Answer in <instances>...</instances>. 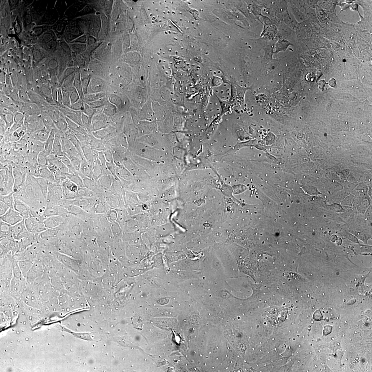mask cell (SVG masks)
Returning a JSON list of instances; mask_svg holds the SVG:
<instances>
[{
  "label": "cell",
  "mask_w": 372,
  "mask_h": 372,
  "mask_svg": "<svg viewBox=\"0 0 372 372\" xmlns=\"http://www.w3.org/2000/svg\"><path fill=\"white\" fill-rule=\"evenodd\" d=\"M37 162L40 167L46 166L48 165V156L44 150L38 154L37 158Z\"/></svg>",
  "instance_id": "7402d4cb"
},
{
  "label": "cell",
  "mask_w": 372,
  "mask_h": 372,
  "mask_svg": "<svg viewBox=\"0 0 372 372\" xmlns=\"http://www.w3.org/2000/svg\"><path fill=\"white\" fill-rule=\"evenodd\" d=\"M64 213V210L60 206H46L43 215L45 218L52 216H62Z\"/></svg>",
  "instance_id": "30bf717a"
},
{
  "label": "cell",
  "mask_w": 372,
  "mask_h": 372,
  "mask_svg": "<svg viewBox=\"0 0 372 372\" xmlns=\"http://www.w3.org/2000/svg\"><path fill=\"white\" fill-rule=\"evenodd\" d=\"M344 35L346 40L349 42L354 41L356 38V33L354 27L348 25L345 27L344 30Z\"/></svg>",
  "instance_id": "44dd1931"
},
{
  "label": "cell",
  "mask_w": 372,
  "mask_h": 372,
  "mask_svg": "<svg viewBox=\"0 0 372 372\" xmlns=\"http://www.w3.org/2000/svg\"><path fill=\"white\" fill-rule=\"evenodd\" d=\"M0 204H0V215L1 216L7 212L9 209H10V207L2 202L1 201Z\"/></svg>",
  "instance_id": "836d02e7"
},
{
  "label": "cell",
  "mask_w": 372,
  "mask_h": 372,
  "mask_svg": "<svg viewBox=\"0 0 372 372\" xmlns=\"http://www.w3.org/2000/svg\"><path fill=\"white\" fill-rule=\"evenodd\" d=\"M275 6L276 11L279 13H282L287 9V3L284 1H279L277 3Z\"/></svg>",
  "instance_id": "f546056e"
},
{
  "label": "cell",
  "mask_w": 372,
  "mask_h": 372,
  "mask_svg": "<svg viewBox=\"0 0 372 372\" xmlns=\"http://www.w3.org/2000/svg\"><path fill=\"white\" fill-rule=\"evenodd\" d=\"M24 314H25V313L24 312H22V315H24Z\"/></svg>",
  "instance_id": "bcb514c9"
},
{
  "label": "cell",
  "mask_w": 372,
  "mask_h": 372,
  "mask_svg": "<svg viewBox=\"0 0 372 372\" xmlns=\"http://www.w3.org/2000/svg\"><path fill=\"white\" fill-rule=\"evenodd\" d=\"M359 5L357 2L353 1V2L350 5L349 8L352 11L358 12L359 17L361 18V20H362L363 19V17L361 15L360 12L359 11Z\"/></svg>",
  "instance_id": "d6a6232c"
},
{
  "label": "cell",
  "mask_w": 372,
  "mask_h": 372,
  "mask_svg": "<svg viewBox=\"0 0 372 372\" xmlns=\"http://www.w3.org/2000/svg\"><path fill=\"white\" fill-rule=\"evenodd\" d=\"M2 306H4V304H2Z\"/></svg>",
  "instance_id": "f907efd6"
},
{
  "label": "cell",
  "mask_w": 372,
  "mask_h": 372,
  "mask_svg": "<svg viewBox=\"0 0 372 372\" xmlns=\"http://www.w3.org/2000/svg\"><path fill=\"white\" fill-rule=\"evenodd\" d=\"M68 158L70 160L74 169H75L76 171H78L80 168L81 163L79 157H71Z\"/></svg>",
  "instance_id": "4dcf8cb0"
},
{
  "label": "cell",
  "mask_w": 372,
  "mask_h": 372,
  "mask_svg": "<svg viewBox=\"0 0 372 372\" xmlns=\"http://www.w3.org/2000/svg\"><path fill=\"white\" fill-rule=\"evenodd\" d=\"M14 197L29 206L32 215H43L47 204L34 177L28 174L25 184L20 190L14 193Z\"/></svg>",
  "instance_id": "6da1fadb"
},
{
  "label": "cell",
  "mask_w": 372,
  "mask_h": 372,
  "mask_svg": "<svg viewBox=\"0 0 372 372\" xmlns=\"http://www.w3.org/2000/svg\"><path fill=\"white\" fill-rule=\"evenodd\" d=\"M14 192L8 195H1V201L2 202L10 208H14Z\"/></svg>",
  "instance_id": "cb8c5ba5"
},
{
  "label": "cell",
  "mask_w": 372,
  "mask_h": 372,
  "mask_svg": "<svg viewBox=\"0 0 372 372\" xmlns=\"http://www.w3.org/2000/svg\"><path fill=\"white\" fill-rule=\"evenodd\" d=\"M318 1H303L306 9L311 8L315 9L317 6Z\"/></svg>",
  "instance_id": "1f68e13d"
},
{
  "label": "cell",
  "mask_w": 372,
  "mask_h": 372,
  "mask_svg": "<svg viewBox=\"0 0 372 372\" xmlns=\"http://www.w3.org/2000/svg\"><path fill=\"white\" fill-rule=\"evenodd\" d=\"M46 311H48V309H47V308H46Z\"/></svg>",
  "instance_id": "f5cc1de1"
},
{
  "label": "cell",
  "mask_w": 372,
  "mask_h": 372,
  "mask_svg": "<svg viewBox=\"0 0 372 372\" xmlns=\"http://www.w3.org/2000/svg\"><path fill=\"white\" fill-rule=\"evenodd\" d=\"M64 221V219L61 216H55L46 218L43 222L45 227L48 229L57 228Z\"/></svg>",
  "instance_id": "9c48e42d"
},
{
  "label": "cell",
  "mask_w": 372,
  "mask_h": 372,
  "mask_svg": "<svg viewBox=\"0 0 372 372\" xmlns=\"http://www.w3.org/2000/svg\"><path fill=\"white\" fill-rule=\"evenodd\" d=\"M291 9L294 16L297 22L301 23L305 20V15L293 4L291 6Z\"/></svg>",
  "instance_id": "603a6c76"
},
{
  "label": "cell",
  "mask_w": 372,
  "mask_h": 372,
  "mask_svg": "<svg viewBox=\"0 0 372 372\" xmlns=\"http://www.w3.org/2000/svg\"><path fill=\"white\" fill-rule=\"evenodd\" d=\"M13 166L9 165L4 169L6 170L4 184L0 188L1 195H5L14 192V179L13 173Z\"/></svg>",
  "instance_id": "5b68a950"
},
{
  "label": "cell",
  "mask_w": 372,
  "mask_h": 372,
  "mask_svg": "<svg viewBox=\"0 0 372 372\" xmlns=\"http://www.w3.org/2000/svg\"><path fill=\"white\" fill-rule=\"evenodd\" d=\"M13 144V143L9 142L1 144V156L7 154L11 150Z\"/></svg>",
  "instance_id": "f1b7e54d"
},
{
  "label": "cell",
  "mask_w": 372,
  "mask_h": 372,
  "mask_svg": "<svg viewBox=\"0 0 372 372\" xmlns=\"http://www.w3.org/2000/svg\"><path fill=\"white\" fill-rule=\"evenodd\" d=\"M341 25L339 24H330V27L331 29L334 31L335 32L341 33L343 30V28Z\"/></svg>",
  "instance_id": "d590c367"
},
{
  "label": "cell",
  "mask_w": 372,
  "mask_h": 372,
  "mask_svg": "<svg viewBox=\"0 0 372 372\" xmlns=\"http://www.w3.org/2000/svg\"><path fill=\"white\" fill-rule=\"evenodd\" d=\"M339 1H318L317 5L323 10L328 12H334Z\"/></svg>",
  "instance_id": "7c38bea8"
},
{
  "label": "cell",
  "mask_w": 372,
  "mask_h": 372,
  "mask_svg": "<svg viewBox=\"0 0 372 372\" xmlns=\"http://www.w3.org/2000/svg\"><path fill=\"white\" fill-rule=\"evenodd\" d=\"M25 340H26V341H28V340H29V338H26V339H25Z\"/></svg>",
  "instance_id": "b9f144b4"
},
{
  "label": "cell",
  "mask_w": 372,
  "mask_h": 372,
  "mask_svg": "<svg viewBox=\"0 0 372 372\" xmlns=\"http://www.w3.org/2000/svg\"><path fill=\"white\" fill-rule=\"evenodd\" d=\"M55 136L54 133L51 132L44 143V150L48 156L50 155L51 153L55 141Z\"/></svg>",
  "instance_id": "d6986e66"
},
{
  "label": "cell",
  "mask_w": 372,
  "mask_h": 372,
  "mask_svg": "<svg viewBox=\"0 0 372 372\" xmlns=\"http://www.w3.org/2000/svg\"><path fill=\"white\" fill-rule=\"evenodd\" d=\"M24 219L14 208L10 209L4 215L1 216V220L12 226L22 221Z\"/></svg>",
  "instance_id": "8992f818"
},
{
  "label": "cell",
  "mask_w": 372,
  "mask_h": 372,
  "mask_svg": "<svg viewBox=\"0 0 372 372\" xmlns=\"http://www.w3.org/2000/svg\"><path fill=\"white\" fill-rule=\"evenodd\" d=\"M48 163L54 164L60 169L63 173L66 175L69 173V170L62 162L60 157L55 155L50 154L48 156Z\"/></svg>",
  "instance_id": "8fae6325"
},
{
  "label": "cell",
  "mask_w": 372,
  "mask_h": 372,
  "mask_svg": "<svg viewBox=\"0 0 372 372\" xmlns=\"http://www.w3.org/2000/svg\"><path fill=\"white\" fill-rule=\"evenodd\" d=\"M23 324H24V325H26V321H24V322H23Z\"/></svg>",
  "instance_id": "60d3db41"
},
{
  "label": "cell",
  "mask_w": 372,
  "mask_h": 372,
  "mask_svg": "<svg viewBox=\"0 0 372 372\" xmlns=\"http://www.w3.org/2000/svg\"><path fill=\"white\" fill-rule=\"evenodd\" d=\"M49 135L46 131L42 130L30 136L29 137V140H35L45 143L49 137Z\"/></svg>",
  "instance_id": "ffe728a7"
},
{
  "label": "cell",
  "mask_w": 372,
  "mask_h": 372,
  "mask_svg": "<svg viewBox=\"0 0 372 372\" xmlns=\"http://www.w3.org/2000/svg\"><path fill=\"white\" fill-rule=\"evenodd\" d=\"M63 195L60 184L49 182L46 199L47 206H60L63 201Z\"/></svg>",
  "instance_id": "7a4b0ae2"
},
{
  "label": "cell",
  "mask_w": 372,
  "mask_h": 372,
  "mask_svg": "<svg viewBox=\"0 0 372 372\" xmlns=\"http://www.w3.org/2000/svg\"><path fill=\"white\" fill-rule=\"evenodd\" d=\"M13 207L24 219L29 218L31 215L29 206L23 201L14 197Z\"/></svg>",
  "instance_id": "52a82bcc"
},
{
  "label": "cell",
  "mask_w": 372,
  "mask_h": 372,
  "mask_svg": "<svg viewBox=\"0 0 372 372\" xmlns=\"http://www.w3.org/2000/svg\"><path fill=\"white\" fill-rule=\"evenodd\" d=\"M27 170L28 174L34 177H40V169L38 164L31 166L27 169Z\"/></svg>",
  "instance_id": "d4e9b609"
},
{
  "label": "cell",
  "mask_w": 372,
  "mask_h": 372,
  "mask_svg": "<svg viewBox=\"0 0 372 372\" xmlns=\"http://www.w3.org/2000/svg\"><path fill=\"white\" fill-rule=\"evenodd\" d=\"M32 319L33 318L32 317H31V316H30V317H29V319L30 320H32Z\"/></svg>",
  "instance_id": "ab89813d"
},
{
  "label": "cell",
  "mask_w": 372,
  "mask_h": 372,
  "mask_svg": "<svg viewBox=\"0 0 372 372\" xmlns=\"http://www.w3.org/2000/svg\"><path fill=\"white\" fill-rule=\"evenodd\" d=\"M55 311V308H54V311Z\"/></svg>",
  "instance_id": "816d5d0a"
},
{
  "label": "cell",
  "mask_w": 372,
  "mask_h": 372,
  "mask_svg": "<svg viewBox=\"0 0 372 372\" xmlns=\"http://www.w3.org/2000/svg\"><path fill=\"white\" fill-rule=\"evenodd\" d=\"M337 6H339L340 8V11L338 15H339L343 11H345L348 9L350 7V5L347 4L345 2H339L338 3Z\"/></svg>",
  "instance_id": "e575fe53"
},
{
  "label": "cell",
  "mask_w": 372,
  "mask_h": 372,
  "mask_svg": "<svg viewBox=\"0 0 372 372\" xmlns=\"http://www.w3.org/2000/svg\"><path fill=\"white\" fill-rule=\"evenodd\" d=\"M29 310H30V311H31V310H32V308H30L29 309Z\"/></svg>",
  "instance_id": "db71d44e"
},
{
  "label": "cell",
  "mask_w": 372,
  "mask_h": 372,
  "mask_svg": "<svg viewBox=\"0 0 372 372\" xmlns=\"http://www.w3.org/2000/svg\"><path fill=\"white\" fill-rule=\"evenodd\" d=\"M51 154L55 155L59 157L63 156L64 152L61 142L57 136H55V139Z\"/></svg>",
  "instance_id": "9a60e30c"
},
{
  "label": "cell",
  "mask_w": 372,
  "mask_h": 372,
  "mask_svg": "<svg viewBox=\"0 0 372 372\" xmlns=\"http://www.w3.org/2000/svg\"><path fill=\"white\" fill-rule=\"evenodd\" d=\"M1 237L7 238L12 237L13 226L1 220Z\"/></svg>",
  "instance_id": "4fadbf2b"
},
{
  "label": "cell",
  "mask_w": 372,
  "mask_h": 372,
  "mask_svg": "<svg viewBox=\"0 0 372 372\" xmlns=\"http://www.w3.org/2000/svg\"><path fill=\"white\" fill-rule=\"evenodd\" d=\"M9 307H11V304H10V305H9Z\"/></svg>",
  "instance_id": "681fc988"
},
{
  "label": "cell",
  "mask_w": 372,
  "mask_h": 372,
  "mask_svg": "<svg viewBox=\"0 0 372 372\" xmlns=\"http://www.w3.org/2000/svg\"><path fill=\"white\" fill-rule=\"evenodd\" d=\"M25 224L24 219L18 224L13 226L12 237L15 239L20 240L27 236L29 234Z\"/></svg>",
  "instance_id": "ba28073f"
},
{
  "label": "cell",
  "mask_w": 372,
  "mask_h": 372,
  "mask_svg": "<svg viewBox=\"0 0 372 372\" xmlns=\"http://www.w3.org/2000/svg\"><path fill=\"white\" fill-rule=\"evenodd\" d=\"M264 22L265 24V26H268L271 25L272 22L270 18L265 16L262 15Z\"/></svg>",
  "instance_id": "74e56055"
},
{
  "label": "cell",
  "mask_w": 372,
  "mask_h": 372,
  "mask_svg": "<svg viewBox=\"0 0 372 372\" xmlns=\"http://www.w3.org/2000/svg\"><path fill=\"white\" fill-rule=\"evenodd\" d=\"M29 303V302H28V301H26V303Z\"/></svg>",
  "instance_id": "c3c4849f"
},
{
  "label": "cell",
  "mask_w": 372,
  "mask_h": 372,
  "mask_svg": "<svg viewBox=\"0 0 372 372\" xmlns=\"http://www.w3.org/2000/svg\"><path fill=\"white\" fill-rule=\"evenodd\" d=\"M39 312H40V311H37V313H39Z\"/></svg>",
  "instance_id": "11a10c76"
},
{
  "label": "cell",
  "mask_w": 372,
  "mask_h": 372,
  "mask_svg": "<svg viewBox=\"0 0 372 372\" xmlns=\"http://www.w3.org/2000/svg\"><path fill=\"white\" fill-rule=\"evenodd\" d=\"M13 173L14 179V192L15 193L24 187L28 173L25 167L17 165L13 166Z\"/></svg>",
  "instance_id": "277c9868"
},
{
  "label": "cell",
  "mask_w": 372,
  "mask_h": 372,
  "mask_svg": "<svg viewBox=\"0 0 372 372\" xmlns=\"http://www.w3.org/2000/svg\"><path fill=\"white\" fill-rule=\"evenodd\" d=\"M305 16L313 23H316L317 20L315 9L311 8L306 9Z\"/></svg>",
  "instance_id": "83f0119b"
},
{
  "label": "cell",
  "mask_w": 372,
  "mask_h": 372,
  "mask_svg": "<svg viewBox=\"0 0 372 372\" xmlns=\"http://www.w3.org/2000/svg\"><path fill=\"white\" fill-rule=\"evenodd\" d=\"M327 12L328 14V22L330 24H343V22L338 18V16L336 15V13H335V12Z\"/></svg>",
  "instance_id": "484cf974"
},
{
  "label": "cell",
  "mask_w": 372,
  "mask_h": 372,
  "mask_svg": "<svg viewBox=\"0 0 372 372\" xmlns=\"http://www.w3.org/2000/svg\"><path fill=\"white\" fill-rule=\"evenodd\" d=\"M40 177L47 180L51 183H56L53 174L47 166L40 167Z\"/></svg>",
  "instance_id": "2e32d148"
},
{
  "label": "cell",
  "mask_w": 372,
  "mask_h": 372,
  "mask_svg": "<svg viewBox=\"0 0 372 372\" xmlns=\"http://www.w3.org/2000/svg\"><path fill=\"white\" fill-rule=\"evenodd\" d=\"M17 334H20V332H19V331H17Z\"/></svg>",
  "instance_id": "ee69618b"
},
{
  "label": "cell",
  "mask_w": 372,
  "mask_h": 372,
  "mask_svg": "<svg viewBox=\"0 0 372 372\" xmlns=\"http://www.w3.org/2000/svg\"><path fill=\"white\" fill-rule=\"evenodd\" d=\"M315 11L316 17L319 22L323 25L327 24L328 21L327 12L317 5L315 8Z\"/></svg>",
  "instance_id": "5bb4252c"
},
{
  "label": "cell",
  "mask_w": 372,
  "mask_h": 372,
  "mask_svg": "<svg viewBox=\"0 0 372 372\" xmlns=\"http://www.w3.org/2000/svg\"><path fill=\"white\" fill-rule=\"evenodd\" d=\"M7 311H5V312H4V313H7Z\"/></svg>",
  "instance_id": "9f6ffc18"
},
{
  "label": "cell",
  "mask_w": 372,
  "mask_h": 372,
  "mask_svg": "<svg viewBox=\"0 0 372 372\" xmlns=\"http://www.w3.org/2000/svg\"><path fill=\"white\" fill-rule=\"evenodd\" d=\"M274 48L270 46L264 48L265 55L263 60L265 61L268 62L272 60V55L274 54Z\"/></svg>",
  "instance_id": "4316f807"
},
{
  "label": "cell",
  "mask_w": 372,
  "mask_h": 372,
  "mask_svg": "<svg viewBox=\"0 0 372 372\" xmlns=\"http://www.w3.org/2000/svg\"><path fill=\"white\" fill-rule=\"evenodd\" d=\"M31 299H32V300H33L34 299V297H31Z\"/></svg>",
  "instance_id": "7bdbcfd3"
},
{
  "label": "cell",
  "mask_w": 372,
  "mask_h": 372,
  "mask_svg": "<svg viewBox=\"0 0 372 372\" xmlns=\"http://www.w3.org/2000/svg\"><path fill=\"white\" fill-rule=\"evenodd\" d=\"M22 322H20V324H22Z\"/></svg>",
  "instance_id": "6f0895ef"
},
{
  "label": "cell",
  "mask_w": 372,
  "mask_h": 372,
  "mask_svg": "<svg viewBox=\"0 0 372 372\" xmlns=\"http://www.w3.org/2000/svg\"><path fill=\"white\" fill-rule=\"evenodd\" d=\"M292 44L287 40L280 39L275 45V50L274 51V54H277L281 51H286L288 48Z\"/></svg>",
  "instance_id": "e0dca14e"
},
{
  "label": "cell",
  "mask_w": 372,
  "mask_h": 372,
  "mask_svg": "<svg viewBox=\"0 0 372 372\" xmlns=\"http://www.w3.org/2000/svg\"><path fill=\"white\" fill-rule=\"evenodd\" d=\"M35 178L43 196L46 200L49 182L47 180L42 177Z\"/></svg>",
  "instance_id": "ac0fdd59"
},
{
  "label": "cell",
  "mask_w": 372,
  "mask_h": 372,
  "mask_svg": "<svg viewBox=\"0 0 372 372\" xmlns=\"http://www.w3.org/2000/svg\"><path fill=\"white\" fill-rule=\"evenodd\" d=\"M5 321V319H4V318H2V321Z\"/></svg>",
  "instance_id": "7dc6e473"
},
{
  "label": "cell",
  "mask_w": 372,
  "mask_h": 372,
  "mask_svg": "<svg viewBox=\"0 0 372 372\" xmlns=\"http://www.w3.org/2000/svg\"><path fill=\"white\" fill-rule=\"evenodd\" d=\"M45 218L43 215L35 217L31 215L29 218L24 219L28 231L30 233L37 234L48 230L43 222Z\"/></svg>",
  "instance_id": "3957f363"
},
{
  "label": "cell",
  "mask_w": 372,
  "mask_h": 372,
  "mask_svg": "<svg viewBox=\"0 0 372 372\" xmlns=\"http://www.w3.org/2000/svg\"><path fill=\"white\" fill-rule=\"evenodd\" d=\"M14 314H15V315H17V312H14Z\"/></svg>",
  "instance_id": "f6af8a7d"
},
{
  "label": "cell",
  "mask_w": 372,
  "mask_h": 372,
  "mask_svg": "<svg viewBox=\"0 0 372 372\" xmlns=\"http://www.w3.org/2000/svg\"><path fill=\"white\" fill-rule=\"evenodd\" d=\"M345 1L344 2H345L346 3H347V4H348L349 5L350 4H352V3L353 2V1Z\"/></svg>",
  "instance_id": "f35d334b"
},
{
  "label": "cell",
  "mask_w": 372,
  "mask_h": 372,
  "mask_svg": "<svg viewBox=\"0 0 372 372\" xmlns=\"http://www.w3.org/2000/svg\"><path fill=\"white\" fill-rule=\"evenodd\" d=\"M46 166L47 167L49 170L54 175L58 171V170H60L57 166H56L54 164L51 163H48V165Z\"/></svg>",
  "instance_id": "8d00e7d4"
}]
</instances>
